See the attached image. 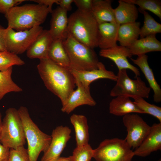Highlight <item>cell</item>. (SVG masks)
I'll return each instance as SVG.
<instances>
[{
	"label": "cell",
	"mask_w": 161,
	"mask_h": 161,
	"mask_svg": "<svg viewBox=\"0 0 161 161\" xmlns=\"http://www.w3.org/2000/svg\"><path fill=\"white\" fill-rule=\"evenodd\" d=\"M37 3L38 4L44 5L48 7L50 13L52 11V7L54 3L58 4L59 0H30Z\"/></svg>",
	"instance_id": "36"
},
{
	"label": "cell",
	"mask_w": 161,
	"mask_h": 161,
	"mask_svg": "<svg viewBox=\"0 0 161 161\" xmlns=\"http://www.w3.org/2000/svg\"><path fill=\"white\" fill-rule=\"evenodd\" d=\"M53 41L49 30H43L27 51V57L40 60L48 58V52Z\"/></svg>",
	"instance_id": "17"
},
{
	"label": "cell",
	"mask_w": 161,
	"mask_h": 161,
	"mask_svg": "<svg viewBox=\"0 0 161 161\" xmlns=\"http://www.w3.org/2000/svg\"><path fill=\"white\" fill-rule=\"evenodd\" d=\"M13 67L4 71H0V101L7 94L11 92H20L22 89L13 80Z\"/></svg>",
	"instance_id": "27"
},
{
	"label": "cell",
	"mask_w": 161,
	"mask_h": 161,
	"mask_svg": "<svg viewBox=\"0 0 161 161\" xmlns=\"http://www.w3.org/2000/svg\"><path fill=\"white\" fill-rule=\"evenodd\" d=\"M49 30L53 40H62L67 37L68 18L67 11L58 7L52 10Z\"/></svg>",
	"instance_id": "16"
},
{
	"label": "cell",
	"mask_w": 161,
	"mask_h": 161,
	"mask_svg": "<svg viewBox=\"0 0 161 161\" xmlns=\"http://www.w3.org/2000/svg\"><path fill=\"white\" fill-rule=\"evenodd\" d=\"M140 25V23L137 21L120 24L118 30L117 38L120 45L127 47L138 39Z\"/></svg>",
	"instance_id": "23"
},
{
	"label": "cell",
	"mask_w": 161,
	"mask_h": 161,
	"mask_svg": "<svg viewBox=\"0 0 161 161\" xmlns=\"http://www.w3.org/2000/svg\"><path fill=\"white\" fill-rule=\"evenodd\" d=\"M75 82L80 83L86 88L90 89V85L93 82L99 79L104 78L116 81L117 75L112 71L107 70L104 65L99 62L98 68L89 71H78L70 69Z\"/></svg>",
	"instance_id": "13"
},
{
	"label": "cell",
	"mask_w": 161,
	"mask_h": 161,
	"mask_svg": "<svg viewBox=\"0 0 161 161\" xmlns=\"http://www.w3.org/2000/svg\"><path fill=\"white\" fill-rule=\"evenodd\" d=\"M43 30L40 26L29 30L15 31L7 27L5 29L4 40L6 50L16 55L27 51Z\"/></svg>",
	"instance_id": "8"
},
{
	"label": "cell",
	"mask_w": 161,
	"mask_h": 161,
	"mask_svg": "<svg viewBox=\"0 0 161 161\" xmlns=\"http://www.w3.org/2000/svg\"><path fill=\"white\" fill-rule=\"evenodd\" d=\"M111 0H93L92 13L98 24L116 22Z\"/></svg>",
	"instance_id": "22"
},
{
	"label": "cell",
	"mask_w": 161,
	"mask_h": 161,
	"mask_svg": "<svg viewBox=\"0 0 161 161\" xmlns=\"http://www.w3.org/2000/svg\"><path fill=\"white\" fill-rule=\"evenodd\" d=\"M144 16V24L140 28V38L161 32V24L156 21L146 11L138 10Z\"/></svg>",
	"instance_id": "28"
},
{
	"label": "cell",
	"mask_w": 161,
	"mask_h": 161,
	"mask_svg": "<svg viewBox=\"0 0 161 161\" xmlns=\"http://www.w3.org/2000/svg\"><path fill=\"white\" fill-rule=\"evenodd\" d=\"M71 130L68 126H60L52 131L49 148L42 157L41 161H53L60 155L70 138Z\"/></svg>",
	"instance_id": "11"
},
{
	"label": "cell",
	"mask_w": 161,
	"mask_h": 161,
	"mask_svg": "<svg viewBox=\"0 0 161 161\" xmlns=\"http://www.w3.org/2000/svg\"><path fill=\"white\" fill-rule=\"evenodd\" d=\"M8 161V160H7V161Z\"/></svg>",
	"instance_id": "43"
},
{
	"label": "cell",
	"mask_w": 161,
	"mask_h": 161,
	"mask_svg": "<svg viewBox=\"0 0 161 161\" xmlns=\"http://www.w3.org/2000/svg\"><path fill=\"white\" fill-rule=\"evenodd\" d=\"M40 60L37 68L45 86L64 105L76 86L70 69L59 66L48 58Z\"/></svg>",
	"instance_id": "1"
},
{
	"label": "cell",
	"mask_w": 161,
	"mask_h": 161,
	"mask_svg": "<svg viewBox=\"0 0 161 161\" xmlns=\"http://www.w3.org/2000/svg\"><path fill=\"white\" fill-rule=\"evenodd\" d=\"M8 161H29L27 149L24 146L10 149Z\"/></svg>",
	"instance_id": "33"
},
{
	"label": "cell",
	"mask_w": 161,
	"mask_h": 161,
	"mask_svg": "<svg viewBox=\"0 0 161 161\" xmlns=\"http://www.w3.org/2000/svg\"><path fill=\"white\" fill-rule=\"evenodd\" d=\"M109 112L117 116H124L131 113L143 114L130 97L125 96L115 97L109 103Z\"/></svg>",
	"instance_id": "20"
},
{
	"label": "cell",
	"mask_w": 161,
	"mask_h": 161,
	"mask_svg": "<svg viewBox=\"0 0 161 161\" xmlns=\"http://www.w3.org/2000/svg\"><path fill=\"white\" fill-rule=\"evenodd\" d=\"M53 161H73V159L72 156L67 157H60Z\"/></svg>",
	"instance_id": "40"
},
{
	"label": "cell",
	"mask_w": 161,
	"mask_h": 161,
	"mask_svg": "<svg viewBox=\"0 0 161 161\" xmlns=\"http://www.w3.org/2000/svg\"><path fill=\"white\" fill-rule=\"evenodd\" d=\"M157 161H161V159H160L159 160Z\"/></svg>",
	"instance_id": "42"
},
{
	"label": "cell",
	"mask_w": 161,
	"mask_h": 161,
	"mask_svg": "<svg viewBox=\"0 0 161 161\" xmlns=\"http://www.w3.org/2000/svg\"><path fill=\"white\" fill-rule=\"evenodd\" d=\"M62 42L69 59L70 69L87 71L98 68L99 61L94 49L79 42L69 33Z\"/></svg>",
	"instance_id": "4"
},
{
	"label": "cell",
	"mask_w": 161,
	"mask_h": 161,
	"mask_svg": "<svg viewBox=\"0 0 161 161\" xmlns=\"http://www.w3.org/2000/svg\"><path fill=\"white\" fill-rule=\"evenodd\" d=\"M2 114L1 112H0V134L2 127Z\"/></svg>",
	"instance_id": "41"
},
{
	"label": "cell",
	"mask_w": 161,
	"mask_h": 161,
	"mask_svg": "<svg viewBox=\"0 0 161 161\" xmlns=\"http://www.w3.org/2000/svg\"><path fill=\"white\" fill-rule=\"evenodd\" d=\"M5 29L0 25V51H6L4 40Z\"/></svg>",
	"instance_id": "39"
},
{
	"label": "cell",
	"mask_w": 161,
	"mask_h": 161,
	"mask_svg": "<svg viewBox=\"0 0 161 161\" xmlns=\"http://www.w3.org/2000/svg\"><path fill=\"white\" fill-rule=\"evenodd\" d=\"M77 89L70 94L61 111L69 114L77 107L83 105L94 106L96 103L91 95L90 89L86 88L80 83L75 82Z\"/></svg>",
	"instance_id": "14"
},
{
	"label": "cell",
	"mask_w": 161,
	"mask_h": 161,
	"mask_svg": "<svg viewBox=\"0 0 161 161\" xmlns=\"http://www.w3.org/2000/svg\"><path fill=\"white\" fill-rule=\"evenodd\" d=\"M129 97L134 100V102L143 114H148L154 117L161 123V107L150 104L140 97L132 96Z\"/></svg>",
	"instance_id": "29"
},
{
	"label": "cell",
	"mask_w": 161,
	"mask_h": 161,
	"mask_svg": "<svg viewBox=\"0 0 161 161\" xmlns=\"http://www.w3.org/2000/svg\"><path fill=\"white\" fill-rule=\"evenodd\" d=\"M49 10L47 7L39 4L16 6L4 15L8 27L17 31L40 26L45 21Z\"/></svg>",
	"instance_id": "3"
},
{
	"label": "cell",
	"mask_w": 161,
	"mask_h": 161,
	"mask_svg": "<svg viewBox=\"0 0 161 161\" xmlns=\"http://www.w3.org/2000/svg\"><path fill=\"white\" fill-rule=\"evenodd\" d=\"M27 0H0V13L5 14L13 7Z\"/></svg>",
	"instance_id": "34"
},
{
	"label": "cell",
	"mask_w": 161,
	"mask_h": 161,
	"mask_svg": "<svg viewBox=\"0 0 161 161\" xmlns=\"http://www.w3.org/2000/svg\"><path fill=\"white\" fill-rule=\"evenodd\" d=\"M70 120L75 130L76 147H80L89 144V126L86 117L82 115L73 114L70 117Z\"/></svg>",
	"instance_id": "24"
},
{
	"label": "cell",
	"mask_w": 161,
	"mask_h": 161,
	"mask_svg": "<svg viewBox=\"0 0 161 161\" xmlns=\"http://www.w3.org/2000/svg\"><path fill=\"white\" fill-rule=\"evenodd\" d=\"M74 0H59L58 5L61 8L67 11L71 10L72 4L74 2Z\"/></svg>",
	"instance_id": "38"
},
{
	"label": "cell",
	"mask_w": 161,
	"mask_h": 161,
	"mask_svg": "<svg viewBox=\"0 0 161 161\" xmlns=\"http://www.w3.org/2000/svg\"><path fill=\"white\" fill-rule=\"evenodd\" d=\"M93 154V149L89 144L76 147L74 149L72 155L73 161H91Z\"/></svg>",
	"instance_id": "32"
},
{
	"label": "cell",
	"mask_w": 161,
	"mask_h": 161,
	"mask_svg": "<svg viewBox=\"0 0 161 161\" xmlns=\"http://www.w3.org/2000/svg\"><path fill=\"white\" fill-rule=\"evenodd\" d=\"M73 2L78 10L85 12H92L93 0H74Z\"/></svg>",
	"instance_id": "35"
},
{
	"label": "cell",
	"mask_w": 161,
	"mask_h": 161,
	"mask_svg": "<svg viewBox=\"0 0 161 161\" xmlns=\"http://www.w3.org/2000/svg\"><path fill=\"white\" fill-rule=\"evenodd\" d=\"M120 25L115 22L99 24L100 37L98 47L100 49H109L117 45L118 32Z\"/></svg>",
	"instance_id": "19"
},
{
	"label": "cell",
	"mask_w": 161,
	"mask_h": 161,
	"mask_svg": "<svg viewBox=\"0 0 161 161\" xmlns=\"http://www.w3.org/2000/svg\"><path fill=\"white\" fill-rule=\"evenodd\" d=\"M24 64V61L17 55L7 51H0V71L6 70L14 65Z\"/></svg>",
	"instance_id": "31"
},
{
	"label": "cell",
	"mask_w": 161,
	"mask_h": 161,
	"mask_svg": "<svg viewBox=\"0 0 161 161\" xmlns=\"http://www.w3.org/2000/svg\"><path fill=\"white\" fill-rule=\"evenodd\" d=\"M99 55L112 61L118 70L129 69L134 73L136 78L140 76L139 69L130 64L128 60V58H131L132 55L126 47L117 45L109 49H100Z\"/></svg>",
	"instance_id": "12"
},
{
	"label": "cell",
	"mask_w": 161,
	"mask_h": 161,
	"mask_svg": "<svg viewBox=\"0 0 161 161\" xmlns=\"http://www.w3.org/2000/svg\"><path fill=\"white\" fill-rule=\"evenodd\" d=\"M99 24L92 12L78 9L68 18V31L75 39L94 49L98 47L100 35Z\"/></svg>",
	"instance_id": "2"
},
{
	"label": "cell",
	"mask_w": 161,
	"mask_h": 161,
	"mask_svg": "<svg viewBox=\"0 0 161 161\" xmlns=\"http://www.w3.org/2000/svg\"><path fill=\"white\" fill-rule=\"evenodd\" d=\"M10 149L0 143V161H7L8 160Z\"/></svg>",
	"instance_id": "37"
},
{
	"label": "cell",
	"mask_w": 161,
	"mask_h": 161,
	"mask_svg": "<svg viewBox=\"0 0 161 161\" xmlns=\"http://www.w3.org/2000/svg\"><path fill=\"white\" fill-rule=\"evenodd\" d=\"M131 55L138 56L147 53L161 51V42L157 38L156 35H152L138 39L126 47Z\"/></svg>",
	"instance_id": "21"
},
{
	"label": "cell",
	"mask_w": 161,
	"mask_h": 161,
	"mask_svg": "<svg viewBox=\"0 0 161 161\" xmlns=\"http://www.w3.org/2000/svg\"><path fill=\"white\" fill-rule=\"evenodd\" d=\"M117 76V83L110 92L111 96H134L148 98L151 89L140 77L134 80L130 78L126 69L118 70Z\"/></svg>",
	"instance_id": "9"
},
{
	"label": "cell",
	"mask_w": 161,
	"mask_h": 161,
	"mask_svg": "<svg viewBox=\"0 0 161 161\" xmlns=\"http://www.w3.org/2000/svg\"><path fill=\"white\" fill-rule=\"evenodd\" d=\"M118 6L114 9L116 22L120 25L136 21L138 10L135 5L125 1H118Z\"/></svg>",
	"instance_id": "25"
},
{
	"label": "cell",
	"mask_w": 161,
	"mask_h": 161,
	"mask_svg": "<svg viewBox=\"0 0 161 161\" xmlns=\"http://www.w3.org/2000/svg\"><path fill=\"white\" fill-rule=\"evenodd\" d=\"M26 142L24 127L18 109L9 108L2 119L0 143L10 149H16L24 146Z\"/></svg>",
	"instance_id": "6"
},
{
	"label": "cell",
	"mask_w": 161,
	"mask_h": 161,
	"mask_svg": "<svg viewBox=\"0 0 161 161\" xmlns=\"http://www.w3.org/2000/svg\"><path fill=\"white\" fill-rule=\"evenodd\" d=\"M123 121L127 133L125 140L131 148L135 149L141 144L148 134L151 126L136 113L123 116Z\"/></svg>",
	"instance_id": "10"
},
{
	"label": "cell",
	"mask_w": 161,
	"mask_h": 161,
	"mask_svg": "<svg viewBox=\"0 0 161 161\" xmlns=\"http://www.w3.org/2000/svg\"><path fill=\"white\" fill-rule=\"evenodd\" d=\"M18 111L27 142L29 161H37L41 152H45L49 148L51 141V136L40 130L31 119L26 107L21 106Z\"/></svg>",
	"instance_id": "5"
},
{
	"label": "cell",
	"mask_w": 161,
	"mask_h": 161,
	"mask_svg": "<svg viewBox=\"0 0 161 161\" xmlns=\"http://www.w3.org/2000/svg\"><path fill=\"white\" fill-rule=\"evenodd\" d=\"M139 6L138 10H148L161 19V1L159 0H123Z\"/></svg>",
	"instance_id": "30"
},
{
	"label": "cell",
	"mask_w": 161,
	"mask_h": 161,
	"mask_svg": "<svg viewBox=\"0 0 161 161\" xmlns=\"http://www.w3.org/2000/svg\"><path fill=\"white\" fill-rule=\"evenodd\" d=\"M161 149V123L151 126L150 131L141 144L134 151V156L144 157Z\"/></svg>",
	"instance_id": "15"
},
{
	"label": "cell",
	"mask_w": 161,
	"mask_h": 161,
	"mask_svg": "<svg viewBox=\"0 0 161 161\" xmlns=\"http://www.w3.org/2000/svg\"><path fill=\"white\" fill-rule=\"evenodd\" d=\"M148 57L145 54L138 56L136 59L130 58L132 62L140 68L148 82L150 87L153 90L154 92V101L159 103L161 102V89L155 79L152 69L149 66Z\"/></svg>",
	"instance_id": "18"
},
{
	"label": "cell",
	"mask_w": 161,
	"mask_h": 161,
	"mask_svg": "<svg viewBox=\"0 0 161 161\" xmlns=\"http://www.w3.org/2000/svg\"><path fill=\"white\" fill-rule=\"evenodd\" d=\"M62 40H53L50 47L48 58L61 66L70 68L69 59L64 47Z\"/></svg>",
	"instance_id": "26"
},
{
	"label": "cell",
	"mask_w": 161,
	"mask_h": 161,
	"mask_svg": "<svg viewBox=\"0 0 161 161\" xmlns=\"http://www.w3.org/2000/svg\"><path fill=\"white\" fill-rule=\"evenodd\" d=\"M134 151L125 140L106 139L93 149V158L96 161H131Z\"/></svg>",
	"instance_id": "7"
}]
</instances>
